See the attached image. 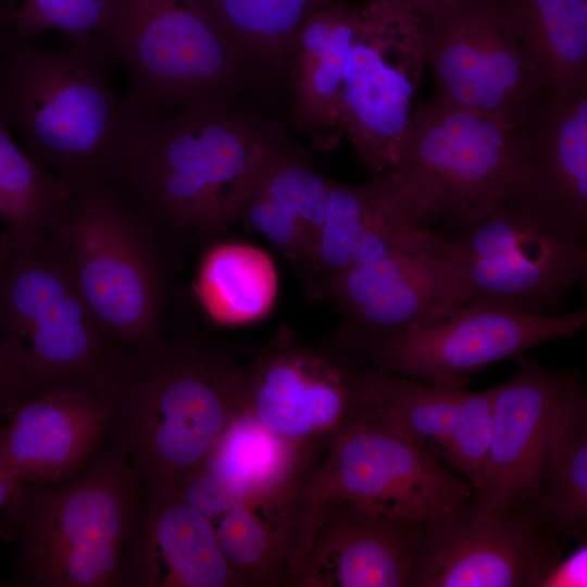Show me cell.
<instances>
[{"label": "cell", "mask_w": 587, "mask_h": 587, "mask_svg": "<svg viewBox=\"0 0 587 587\" xmlns=\"http://www.w3.org/2000/svg\"><path fill=\"white\" fill-rule=\"evenodd\" d=\"M96 42L54 51L0 16V115L24 151L72 186L112 182L134 117Z\"/></svg>", "instance_id": "obj_1"}, {"label": "cell", "mask_w": 587, "mask_h": 587, "mask_svg": "<svg viewBox=\"0 0 587 587\" xmlns=\"http://www.w3.org/2000/svg\"><path fill=\"white\" fill-rule=\"evenodd\" d=\"M264 128L220 101L134 111L112 183L166 224L216 235L235 221Z\"/></svg>", "instance_id": "obj_2"}, {"label": "cell", "mask_w": 587, "mask_h": 587, "mask_svg": "<svg viewBox=\"0 0 587 587\" xmlns=\"http://www.w3.org/2000/svg\"><path fill=\"white\" fill-rule=\"evenodd\" d=\"M0 340L35 396H109L134 362L86 304L53 227L24 245L0 240Z\"/></svg>", "instance_id": "obj_3"}, {"label": "cell", "mask_w": 587, "mask_h": 587, "mask_svg": "<svg viewBox=\"0 0 587 587\" xmlns=\"http://www.w3.org/2000/svg\"><path fill=\"white\" fill-rule=\"evenodd\" d=\"M243 370L216 352L161 344L134 360L109 397L140 480L176 485L203 463L243 412Z\"/></svg>", "instance_id": "obj_4"}, {"label": "cell", "mask_w": 587, "mask_h": 587, "mask_svg": "<svg viewBox=\"0 0 587 587\" xmlns=\"http://www.w3.org/2000/svg\"><path fill=\"white\" fill-rule=\"evenodd\" d=\"M582 232L527 191L497 204L460 236L430 233L446 305L485 303L551 315L586 266Z\"/></svg>", "instance_id": "obj_5"}, {"label": "cell", "mask_w": 587, "mask_h": 587, "mask_svg": "<svg viewBox=\"0 0 587 587\" xmlns=\"http://www.w3.org/2000/svg\"><path fill=\"white\" fill-rule=\"evenodd\" d=\"M529 124L508 127L435 100L414 107L390 175L432 230L460 236L497 204L528 191Z\"/></svg>", "instance_id": "obj_6"}, {"label": "cell", "mask_w": 587, "mask_h": 587, "mask_svg": "<svg viewBox=\"0 0 587 587\" xmlns=\"http://www.w3.org/2000/svg\"><path fill=\"white\" fill-rule=\"evenodd\" d=\"M52 227L103 328L140 354L154 349L160 344V272L141 216L122 189L109 180L73 185Z\"/></svg>", "instance_id": "obj_7"}, {"label": "cell", "mask_w": 587, "mask_h": 587, "mask_svg": "<svg viewBox=\"0 0 587 587\" xmlns=\"http://www.w3.org/2000/svg\"><path fill=\"white\" fill-rule=\"evenodd\" d=\"M586 323V308L536 315L485 303L454 304L392 332L344 326L338 346L378 371L465 388L474 372L573 336Z\"/></svg>", "instance_id": "obj_8"}, {"label": "cell", "mask_w": 587, "mask_h": 587, "mask_svg": "<svg viewBox=\"0 0 587 587\" xmlns=\"http://www.w3.org/2000/svg\"><path fill=\"white\" fill-rule=\"evenodd\" d=\"M96 43L129 79L130 107L159 113L220 101L239 58L189 0H116Z\"/></svg>", "instance_id": "obj_9"}, {"label": "cell", "mask_w": 587, "mask_h": 587, "mask_svg": "<svg viewBox=\"0 0 587 587\" xmlns=\"http://www.w3.org/2000/svg\"><path fill=\"white\" fill-rule=\"evenodd\" d=\"M327 452L304 487L305 497L320 508L348 503L391 517L424 521L473 497L466 480L361 400Z\"/></svg>", "instance_id": "obj_10"}, {"label": "cell", "mask_w": 587, "mask_h": 587, "mask_svg": "<svg viewBox=\"0 0 587 587\" xmlns=\"http://www.w3.org/2000/svg\"><path fill=\"white\" fill-rule=\"evenodd\" d=\"M570 540L537 502L486 510L471 498L421 522L408 587H540Z\"/></svg>", "instance_id": "obj_11"}, {"label": "cell", "mask_w": 587, "mask_h": 587, "mask_svg": "<svg viewBox=\"0 0 587 587\" xmlns=\"http://www.w3.org/2000/svg\"><path fill=\"white\" fill-rule=\"evenodd\" d=\"M435 101L508 127L529 124L542 104L503 14V0H460L417 15Z\"/></svg>", "instance_id": "obj_12"}, {"label": "cell", "mask_w": 587, "mask_h": 587, "mask_svg": "<svg viewBox=\"0 0 587 587\" xmlns=\"http://www.w3.org/2000/svg\"><path fill=\"white\" fill-rule=\"evenodd\" d=\"M140 487L120 436L62 480L22 484L0 519V535L17 546L16 579L68 549L103 541L125 545Z\"/></svg>", "instance_id": "obj_13"}, {"label": "cell", "mask_w": 587, "mask_h": 587, "mask_svg": "<svg viewBox=\"0 0 587 587\" xmlns=\"http://www.w3.org/2000/svg\"><path fill=\"white\" fill-rule=\"evenodd\" d=\"M424 66L417 15L395 0H369L347 58L340 128L376 174L395 161Z\"/></svg>", "instance_id": "obj_14"}, {"label": "cell", "mask_w": 587, "mask_h": 587, "mask_svg": "<svg viewBox=\"0 0 587 587\" xmlns=\"http://www.w3.org/2000/svg\"><path fill=\"white\" fill-rule=\"evenodd\" d=\"M363 370L338 346L320 351L283 335L243 371V411L275 435L315 454L354 415Z\"/></svg>", "instance_id": "obj_15"}, {"label": "cell", "mask_w": 587, "mask_h": 587, "mask_svg": "<svg viewBox=\"0 0 587 587\" xmlns=\"http://www.w3.org/2000/svg\"><path fill=\"white\" fill-rule=\"evenodd\" d=\"M519 371L494 388L492 432L472 500L486 510L536 501L538 480L560 422L583 390L574 370L515 357Z\"/></svg>", "instance_id": "obj_16"}, {"label": "cell", "mask_w": 587, "mask_h": 587, "mask_svg": "<svg viewBox=\"0 0 587 587\" xmlns=\"http://www.w3.org/2000/svg\"><path fill=\"white\" fill-rule=\"evenodd\" d=\"M121 583L245 587L223 555L211 522L171 483H148L141 491L124 545Z\"/></svg>", "instance_id": "obj_17"}, {"label": "cell", "mask_w": 587, "mask_h": 587, "mask_svg": "<svg viewBox=\"0 0 587 587\" xmlns=\"http://www.w3.org/2000/svg\"><path fill=\"white\" fill-rule=\"evenodd\" d=\"M428 223L388 174L361 186L330 182L326 218L302 271L313 294L325 296L350 266L412 242Z\"/></svg>", "instance_id": "obj_18"}, {"label": "cell", "mask_w": 587, "mask_h": 587, "mask_svg": "<svg viewBox=\"0 0 587 587\" xmlns=\"http://www.w3.org/2000/svg\"><path fill=\"white\" fill-rule=\"evenodd\" d=\"M330 182L265 126L241 187L235 221L261 233L302 271L329 202Z\"/></svg>", "instance_id": "obj_19"}, {"label": "cell", "mask_w": 587, "mask_h": 587, "mask_svg": "<svg viewBox=\"0 0 587 587\" xmlns=\"http://www.w3.org/2000/svg\"><path fill=\"white\" fill-rule=\"evenodd\" d=\"M4 416L5 454L22 484H50L73 475L114 423L110 397L83 391L39 395Z\"/></svg>", "instance_id": "obj_20"}, {"label": "cell", "mask_w": 587, "mask_h": 587, "mask_svg": "<svg viewBox=\"0 0 587 587\" xmlns=\"http://www.w3.org/2000/svg\"><path fill=\"white\" fill-rule=\"evenodd\" d=\"M421 522L324 505L296 587H408Z\"/></svg>", "instance_id": "obj_21"}, {"label": "cell", "mask_w": 587, "mask_h": 587, "mask_svg": "<svg viewBox=\"0 0 587 587\" xmlns=\"http://www.w3.org/2000/svg\"><path fill=\"white\" fill-rule=\"evenodd\" d=\"M323 513L303 489L279 499L236 500L211 524L245 587H296Z\"/></svg>", "instance_id": "obj_22"}, {"label": "cell", "mask_w": 587, "mask_h": 587, "mask_svg": "<svg viewBox=\"0 0 587 587\" xmlns=\"http://www.w3.org/2000/svg\"><path fill=\"white\" fill-rule=\"evenodd\" d=\"M428 232L376 259L350 266L327 288L345 326L392 332L447 307L434 268Z\"/></svg>", "instance_id": "obj_23"}, {"label": "cell", "mask_w": 587, "mask_h": 587, "mask_svg": "<svg viewBox=\"0 0 587 587\" xmlns=\"http://www.w3.org/2000/svg\"><path fill=\"white\" fill-rule=\"evenodd\" d=\"M316 457L275 435L243 411L227 425L197 470L232 504L236 500L279 499L302 491L317 465Z\"/></svg>", "instance_id": "obj_24"}, {"label": "cell", "mask_w": 587, "mask_h": 587, "mask_svg": "<svg viewBox=\"0 0 587 587\" xmlns=\"http://www.w3.org/2000/svg\"><path fill=\"white\" fill-rule=\"evenodd\" d=\"M528 192L571 226H587V87L540 104L529 121Z\"/></svg>", "instance_id": "obj_25"}, {"label": "cell", "mask_w": 587, "mask_h": 587, "mask_svg": "<svg viewBox=\"0 0 587 587\" xmlns=\"http://www.w3.org/2000/svg\"><path fill=\"white\" fill-rule=\"evenodd\" d=\"M542 103L587 87V0H503Z\"/></svg>", "instance_id": "obj_26"}, {"label": "cell", "mask_w": 587, "mask_h": 587, "mask_svg": "<svg viewBox=\"0 0 587 587\" xmlns=\"http://www.w3.org/2000/svg\"><path fill=\"white\" fill-rule=\"evenodd\" d=\"M361 8L329 4L313 10L297 38L294 104L299 126L340 128V93Z\"/></svg>", "instance_id": "obj_27"}, {"label": "cell", "mask_w": 587, "mask_h": 587, "mask_svg": "<svg viewBox=\"0 0 587 587\" xmlns=\"http://www.w3.org/2000/svg\"><path fill=\"white\" fill-rule=\"evenodd\" d=\"M195 292L216 324H250L273 309L278 292L277 271L271 255L261 248L220 242L205 252Z\"/></svg>", "instance_id": "obj_28"}, {"label": "cell", "mask_w": 587, "mask_h": 587, "mask_svg": "<svg viewBox=\"0 0 587 587\" xmlns=\"http://www.w3.org/2000/svg\"><path fill=\"white\" fill-rule=\"evenodd\" d=\"M465 388L436 385L371 369L363 371L360 400L440 461L457 432Z\"/></svg>", "instance_id": "obj_29"}, {"label": "cell", "mask_w": 587, "mask_h": 587, "mask_svg": "<svg viewBox=\"0 0 587 587\" xmlns=\"http://www.w3.org/2000/svg\"><path fill=\"white\" fill-rule=\"evenodd\" d=\"M71 189L21 149L0 115V221L7 226L1 240L24 245L50 229Z\"/></svg>", "instance_id": "obj_30"}, {"label": "cell", "mask_w": 587, "mask_h": 587, "mask_svg": "<svg viewBox=\"0 0 587 587\" xmlns=\"http://www.w3.org/2000/svg\"><path fill=\"white\" fill-rule=\"evenodd\" d=\"M569 539L587 525V402L584 390L567 407L546 458L536 501Z\"/></svg>", "instance_id": "obj_31"}, {"label": "cell", "mask_w": 587, "mask_h": 587, "mask_svg": "<svg viewBox=\"0 0 587 587\" xmlns=\"http://www.w3.org/2000/svg\"><path fill=\"white\" fill-rule=\"evenodd\" d=\"M238 58L280 62L319 0H189Z\"/></svg>", "instance_id": "obj_32"}, {"label": "cell", "mask_w": 587, "mask_h": 587, "mask_svg": "<svg viewBox=\"0 0 587 587\" xmlns=\"http://www.w3.org/2000/svg\"><path fill=\"white\" fill-rule=\"evenodd\" d=\"M116 0H24L4 20L20 36L32 39L49 32L64 34L70 45L96 42ZM3 16V15H2Z\"/></svg>", "instance_id": "obj_33"}, {"label": "cell", "mask_w": 587, "mask_h": 587, "mask_svg": "<svg viewBox=\"0 0 587 587\" xmlns=\"http://www.w3.org/2000/svg\"><path fill=\"white\" fill-rule=\"evenodd\" d=\"M124 544L103 541L65 550L17 580L38 586L100 587L121 583Z\"/></svg>", "instance_id": "obj_34"}, {"label": "cell", "mask_w": 587, "mask_h": 587, "mask_svg": "<svg viewBox=\"0 0 587 587\" xmlns=\"http://www.w3.org/2000/svg\"><path fill=\"white\" fill-rule=\"evenodd\" d=\"M494 388L466 392L460 422L445 462L476 488L488 453L492 432Z\"/></svg>", "instance_id": "obj_35"}, {"label": "cell", "mask_w": 587, "mask_h": 587, "mask_svg": "<svg viewBox=\"0 0 587 587\" xmlns=\"http://www.w3.org/2000/svg\"><path fill=\"white\" fill-rule=\"evenodd\" d=\"M587 546L582 541L570 554L561 557L544 577L540 587H585L587 585Z\"/></svg>", "instance_id": "obj_36"}, {"label": "cell", "mask_w": 587, "mask_h": 587, "mask_svg": "<svg viewBox=\"0 0 587 587\" xmlns=\"http://www.w3.org/2000/svg\"><path fill=\"white\" fill-rule=\"evenodd\" d=\"M35 397L27 382L15 375H0V416L17 403Z\"/></svg>", "instance_id": "obj_37"}, {"label": "cell", "mask_w": 587, "mask_h": 587, "mask_svg": "<svg viewBox=\"0 0 587 587\" xmlns=\"http://www.w3.org/2000/svg\"><path fill=\"white\" fill-rule=\"evenodd\" d=\"M21 485L5 454L0 429V509H4L15 498Z\"/></svg>", "instance_id": "obj_38"}, {"label": "cell", "mask_w": 587, "mask_h": 587, "mask_svg": "<svg viewBox=\"0 0 587 587\" xmlns=\"http://www.w3.org/2000/svg\"><path fill=\"white\" fill-rule=\"evenodd\" d=\"M416 15L429 13L447 5L453 4L460 0H395Z\"/></svg>", "instance_id": "obj_39"}, {"label": "cell", "mask_w": 587, "mask_h": 587, "mask_svg": "<svg viewBox=\"0 0 587 587\" xmlns=\"http://www.w3.org/2000/svg\"><path fill=\"white\" fill-rule=\"evenodd\" d=\"M12 374L21 375V373L17 371V369L14 366V364L8 357L3 348V345L0 340V375H12Z\"/></svg>", "instance_id": "obj_40"}, {"label": "cell", "mask_w": 587, "mask_h": 587, "mask_svg": "<svg viewBox=\"0 0 587 587\" xmlns=\"http://www.w3.org/2000/svg\"><path fill=\"white\" fill-rule=\"evenodd\" d=\"M3 1H4V0H0V8H1V5H2ZM0 15H1V14H0Z\"/></svg>", "instance_id": "obj_41"}]
</instances>
